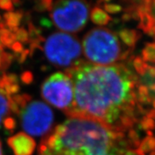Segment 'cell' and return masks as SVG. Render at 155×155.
<instances>
[{
  "mask_svg": "<svg viewBox=\"0 0 155 155\" xmlns=\"http://www.w3.org/2000/svg\"><path fill=\"white\" fill-rule=\"evenodd\" d=\"M68 71L75 98L67 115L92 119L120 132L122 118H136L137 93L134 88L139 78L128 67L77 63Z\"/></svg>",
  "mask_w": 155,
  "mask_h": 155,
  "instance_id": "obj_1",
  "label": "cell"
},
{
  "mask_svg": "<svg viewBox=\"0 0 155 155\" xmlns=\"http://www.w3.org/2000/svg\"><path fill=\"white\" fill-rule=\"evenodd\" d=\"M123 132L97 120L70 117L43 140L39 155H136Z\"/></svg>",
  "mask_w": 155,
  "mask_h": 155,
  "instance_id": "obj_2",
  "label": "cell"
},
{
  "mask_svg": "<svg viewBox=\"0 0 155 155\" xmlns=\"http://www.w3.org/2000/svg\"><path fill=\"white\" fill-rule=\"evenodd\" d=\"M83 47L85 57L98 65H112L121 57L117 36L106 28H95L89 31L84 38Z\"/></svg>",
  "mask_w": 155,
  "mask_h": 155,
  "instance_id": "obj_3",
  "label": "cell"
},
{
  "mask_svg": "<svg viewBox=\"0 0 155 155\" xmlns=\"http://www.w3.org/2000/svg\"><path fill=\"white\" fill-rule=\"evenodd\" d=\"M89 5L86 0H57L51 9V18L59 29L77 32L86 25Z\"/></svg>",
  "mask_w": 155,
  "mask_h": 155,
  "instance_id": "obj_4",
  "label": "cell"
},
{
  "mask_svg": "<svg viewBox=\"0 0 155 155\" xmlns=\"http://www.w3.org/2000/svg\"><path fill=\"white\" fill-rule=\"evenodd\" d=\"M47 60L53 65L67 67L75 65L81 54V43L73 35L55 32L47 38L44 44Z\"/></svg>",
  "mask_w": 155,
  "mask_h": 155,
  "instance_id": "obj_5",
  "label": "cell"
},
{
  "mask_svg": "<svg viewBox=\"0 0 155 155\" xmlns=\"http://www.w3.org/2000/svg\"><path fill=\"white\" fill-rule=\"evenodd\" d=\"M41 94L50 104L66 112L73 103L74 91L72 79L65 73H54L43 82Z\"/></svg>",
  "mask_w": 155,
  "mask_h": 155,
  "instance_id": "obj_6",
  "label": "cell"
},
{
  "mask_svg": "<svg viewBox=\"0 0 155 155\" xmlns=\"http://www.w3.org/2000/svg\"><path fill=\"white\" fill-rule=\"evenodd\" d=\"M20 114L24 131L31 136H44L53 124V111L47 104L39 101H33L26 105Z\"/></svg>",
  "mask_w": 155,
  "mask_h": 155,
  "instance_id": "obj_7",
  "label": "cell"
},
{
  "mask_svg": "<svg viewBox=\"0 0 155 155\" xmlns=\"http://www.w3.org/2000/svg\"><path fill=\"white\" fill-rule=\"evenodd\" d=\"M14 155H32L35 149V142L27 134L20 132L7 140Z\"/></svg>",
  "mask_w": 155,
  "mask_h": 155,
  "instance_id": "obj_8",
  "label": "cell"
},
{
  "mask_svg": "<svg viewBox=\"0 0 155 155\" xmlns=\"http://www.w3.org/2000/svg\"><path fill=\"white\" fill-rule=\"evenodd\" d=\"M23 17L24 13L22 10H18L16 12H7L6 14H4L3 18L5 20L4 23L8 29L13 33H15Z\"/></svg>",
  "mask_w": 155,
  "mask_h": 155,
  "instance_id": "obj_9",
  "label": "cell"
},
{
  "mask_svg": "<svg viewBox=\"0 0 155 155\" xmlns=\"http://www.w3.org/2000/svg\"><path fill=\"white\" fill-rule=\"evenodd\" d=\"M138 12L140 15V24H139V28L147 34L150 30L155 26V22L152 17L148 14L144 5H141L138 7Z\"/></svg>",
  "mask_w": 155,
  "mask_h": 155,
  "instance_id": "obj_10",
  "label": "cell"
},
{
  "mask_svg": "<svg viewBox=\"0 0 155 155\" xmlns=\"http://www.w3.org/2000/svg\"><path fill=\"white\" fill-rule=\"evenodd\" d=\"M120 39L130 48H134L140 39L141 38V34L135 29L123 28L119 31Z\"/></svg>",
  "mask_w": 155,
  "mask_h": 155,
  "instance_id": "obj_11",
  "label": "cell"
},
{
  "mask_svg": "<svg viewBox=\"0 0 155 155\" xmlns=\"http://www.w3.org/2000/svg\"><path fill=\"white\" fill-rule=\"evenodd\" d=\"M91 20L95 25L102 26L108 25L112 21V18L101 8L94 7L91 12Z\"/></svg>",
  "mask_w": 155,
  "mask_h": 155,
  "instance_id": "obj_12",
  "label": "cell"
},
{
  "mask_svg": "<svg viewBox=\"0 0 155 155\" xmlns=\"http://www.w3.org/2000/svg\"><path fill=\"white\" fill-rule=\"evenodd\" d=\"M2 89L0 88V125L2 119L10 110V97Z\"/></svg>",
  "mask_w": 155,
  "mask_h": 155,
  "instance_id": "obj_13",
  "label": "cell"
},
{
  "mask_svg": "<svg viewBox=\"0 0 155 155\" xmlns=\"http://www.w3.org/2000/svg\"><path fill=\"white\" fill-rule=\"evenodd\" d=\"M143 60L147 62L155 64V43H148L146 44L142 51Z\"/></svg>",
  "mask_w": 155,
  "mask_h": 155,
  "instance_id": "obj_14",
  "label": "cell"
},
{
  "mask_svg": "<svg viewBox=\"0 0 155 155\" xmlns=\"http://www.w3.org/2000/svg\"><path fill=\"white\" fill-rule=\"evenodd\" d=\"M133 66L140 76H143L147 72L148 65L142 59L141 57H136L133 59Z\"/></svg>",
  "mask_w": 155,
  "mask_h": 155,
  "instance_id": "obj_15",
  "label": "cell"
},
{
  "mask_svg": "<svg viewBox=\"0 0 155 155\" xmlns=\"http://www.w3.org/2000/svg\"><path fill=\"white\" fill-rule=\"evenodd\" d=\"M53 6V0H35V9L39 12L51 10Z\"/></svg>",
  "mask_w": 155,
  "mask_h": 155,
  "instance_id": "obj_16",
  "label": "cell"
},
{
  "mask_svg": "<svg viewBox=\"0 0 155 155\" xmlns=\"http://www.w3.org/2000/svg\"><path fill=\"white\" fill-rule=\"evenodd\" d=\"M14 35H15L16 40H18L21 43H27V42L29 41L28 33L25 28H18Z\"/></svg>",
  "mask_w": 155,
  "mask_h": 155,
  "instance_id": "obj_17",
  "label": "cell"
},
{
  "mask_svg": "<svg viewBox=\"0 0 155 155\" xmlns=\"http://www.w3.org/2000/svg\"><path fill=\"white\" fill-rule=\"evenodd\" d=\"M140 128L141 129L147 130V131H151L155 128V121L150 118L144 117L140 122Z\"/></svg>",
  "mask_w": 155,
  "mask_h": 155,
  "instance_id": "obj_18",
  "label": "cell"
},
{
  "mask_svg": "<svg viewBox=\"0 0 155 155\" xmlns=\"http://www.w3.org/2000/svg\"><path fill=\"white\" fill-rule=\"evenodd\" d=\"M103 8L105 12H108L112 14H118L122 10V6L116 3H105Z\"/></svg>",
  "mask_w": 155,
  "mask_h": 155,
  "instance_id": "obj_19",
  "label": "cell"
},
{
  "mask_svg": "<svg viewBox=\"0 0 155 155\" xmlns=\"http://www.w3.org/2000/svg\"><path fill=\"white\" fill-rule=\"evenodd\" d=\"M0 57H1V66L0 68L2 69H7L9 65H10L12 60H13V55L8 53H4L2 52L0 54Z\"/></svg>",
  "mask_w": 155,
  "mask_h": 155,
  "instance_id": "obj_20",
  "label": "cell"
},
{
  "mask_svg": "<svg viewBox=\"0 0 155 155\" xmlns=\"http://www.w3.org/2000/svg\"><path fill=\"white\" fill-rule=\"evenodd\" d=\"M0 9L10 12L14 10V4L12 0H0Z\"/></svg>",
  "mask_w": 155,
  "mask_h": 155,
  "instance_id": "obj_21",
  "label": "cell"
},
{
  "mask_svg": "<svg viewBox=\"0 0 155 155\" xmlns=\"http://www.w3.org/2000/svg\"><path fill=\"white\" fill-rule=\"evenodd\" d=\"M3 125L5 128L10 131H13L14 130L16 127V122L14 118L12 117H7L6 119H4L3 120Z\"/></svg>",
  "mask_w": 155,
  "mask_h": 155,
  "instance_id": "obj_22",
  "label": "cell"
},
{
  "mask_svg": "<svg viewBox=\"0 0 155 155\" xmlns=\"http://www.w3.org/2000/svg\"><path fill=\"white\" fill-rule=\"evenodd\" d=\"M21 80L22 82L25 84H30L32 81H33V75L31 72L29 71H27V72H25L21 74Z\"/></svg>",
  "mask_w": 155,
  "mask_h": 155,
  "instance_id": "obj_23",
  "label": "cell"
},
{
  "mask_svg": "<svg viewBox=\"0 0 155 155\" xmlns=\"http://www.w3.org/2000/svg\"><path fill=\"white\" fill-rule=\"evenodd\" d=\"M10 48H11V49L13 50L15 53L18 54L20 53H21L22 51H24L23 45H22L21 43H20V42H18V41L14 42Z\"/></svg>",
  "mask_w": 155,
  "mask_h": 155,
  "instance_id": "obj_24",
  "label": "cell"
},
{
  "mask_svg": "<svg viewBox=\"0 0 155 155\" xmlns=\"http://www.w3.org/2000/svg\"><path fill=\"white\" fill-rule=\"evenodd\" d=\"M29 53V50H25V51H23L21 53L18 54H19V57H18V60L20 63H23L24 61H25L26 58H27V56Z\"/></svg>",
  "mask_w": 155,
  "mask_h": 155,
  "instance_id": "obj_25",
  "label": "cell"
},
{
  "mask_svg": "<svg viewBox=\"0 0 155 155\" xmlns=\"http://www.w3.org/2000/svg\"><path fill=\"white\" fill-rule=\"evenodd\" d=\"M148 118H150L152 120H155V110H150V111L147 112L146 114V116Z\"/></svg>",
  "mask_w": 155,
  "mask_h": 155,
  "instance_id": "obj_26",
  "label": "cell"
},
{
  "mask_svg": "<svg viewBox=\"0 0 155 155\" xmlns=\"http://www.w3.org/2000/svg\"><path fill=\"white\" fill-rule=\"evenodd\" d=\"M12 2L15 6H19L21 4V0H12Z\"/></svg>",
  "mask_w": 155,
  "mask_h": 155,
  "instance_id": "obj_27",
  "label": "cell"
},
{
  "mask_svg": "<svg viewBox=\"0 0 155 155\" xmlns=\"http://www.w3.org/2000/svg\"><path fill=\"white\" fill-rule=\"evenodd\" d=\"M112 0H98V2H103V3H109V2Z\"/></svg>",
  "mask_w": 155,
  "mask_h": 155,
  "instance_id": "obj_28",
  "label": "cell"
},
{
  "mask_svg": "<svg viewBox=\"0 0 155 155\" xmlns=\"http://www.w3.org/2000/svg\"><path fill=\"white\" fill-rule=\"evenodd\" d=\"M0 155H3V153H2V147H1V143H0Z\"/></svg>",
  "mask_w": 155,
  "mask_h": 155,
  "instance_id": "obj_29",
  "label": "cell"
},
{
  "mask_svg": "<svg viewBox=\"0 0 155 155\" xmlns=\"http://www.w3.org/2000/svg\"><path fill=\"white\" fill-rule=\"evenodd\" d=\"M153 107H154V109H155V100L153 101Z\"/></svg>",
  "mask_w": 155,
  "mask_h": 155,
  "instance_id": "obj_30",
  "label": "cell"
},
{
  "mask_svg": "<svg viewBox=\"0 0 155 155\" xmlns=\"http://www.w3.org/2000/svg\"><path fill=\"white\" fill-rule=\"evenodd\" d=\"M2 21V18H1V15H0V22Z\"/></svg>",
  "mask_w": 155,
  "mask_h": 155,
  "instance_id": "obj_31",
  "label": "cell"
},
{
  "mask_svg": "<svg viewBox=\"0 0 155 155\" xmlns=\"http://www.w3.org/2000/svg\"><path fill=\"white\" fill-rule=\"evenodd\" d=\"M0 66H1V57H0Z\"/></svg>",
  "mask_w": 155,
  "mask_h": 155,
  "instance_id": "obj_32",
  "label": "cell"
}]
</instances>
